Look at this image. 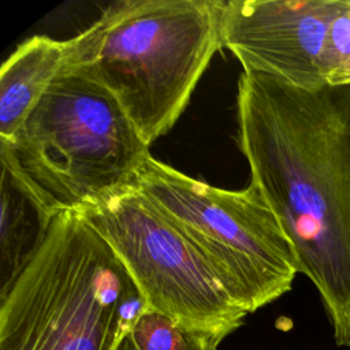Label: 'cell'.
<instances>
[{"label": "cell", "instance_id": "7", "mask_svg": "<svg viewBox=\"0 0 350 350\" xmlns=\"http://www.w3.org/2000/svg\"><path fill=\"white\" fill-rule=\"evenodd\" d=\"M343 0H228L220 16L221 46L243 71L316 90L327 85L321 55Z\"/></svg>", "mask_w": 350, "mask_h": 350}, {"label": "cell", "instance_id": "9", "mask_svg": "<svg viewBox=\"0 0 350 350\" xmlns=\"http://www.w3.org/2000/svg\"><path fill=\"white\" fill-rule=\"evenodd\" d=\"M53 217L5 167H1L0 295L36 256Z\"/></svg>", "mask_w": 350, "mask_h": 350}, {"label": "cell", "instance_id": "3", "mask_svg": "<svg viewBox=\"0 0 350 350\" xmlns=\"http://www.w3.org/2000/svg\"><path fill=\"white\" fill-rule=\"evenodd\" d=\"M148 309L111 245L66 211L0 295V350H118Z\"/></svg>", "mask_w": 350, "mask_h": 350}, {"label": "cell", "instance_id": "2", "mask_svg": "<svg viewBox=\"0 0 350 350\" xmlns=\"http://www.w3.org/2000/svg\"><path fill=\"white\" fill-rule=\"evenodd\" d=\"M221 0H122L71 38L67 63L109 90L150 145L185 111L220 38Z\"/></svg>", "mask_w": 350, "mask_h": 350}, {"label": "cell", "instance_id": "5", "mask_svg": "<svg viewBox=\"0 0 350 350\" xmlns=\"http://www.w3.org/2000/svg\"><path fill=\"white\" fill-rule=\"evenodd\" d=\"M208 261L234 304L253 313L291 290L293 245L258 189L226 190L146 157L130 183Z\"/></svg>", "mask_w": 350, "mask_h": 350}, {"label": "cell", "instance_id": "12", "mask_svg": "<svg viewBox=\"0 0 350 350\" xmlns=\"http://www.w3.org/2000/svg\"><path fill=\"white\" fill-rule=\"evenodd\" d=\"M328 85H350V59L342 64L327 81Z\"/></svg>", "mask_w": 350, "mask_h": 350}, {"label": "cell", "instance_id": "4", "mask_svg": "<svg viewBox=\"0 0 350 350\" xmlns=\"http://www.w3.org/2000/svg\"><path fill=\"white\" fill-rule=\"evenodd\" d=\"M149 156L115 96L67 66L16 134L0 141L1 167L52 216L127 187Z\"/></svg>", "mask_w": 350, "mask_h": 350}, {"label": "cell", "instance_id": "6", "mask_svg": "<svg viewBox=\"0 0 350 350\" xmlns=\"http://www.w3.org/2000/svg\"><path fill=\"white\" fill-rule=\"evenodd\" d=\"M77 212L123 261L149 309L223 339L243 324L247 313L202 254L131 185Z\"/></svg>", "mask_w": 350, "mask_h": 350}, {"label": "cell", "instance_id": "1", "mask_svg": "<svg viewBox=\"0 0 350 350\" xmlns=\"http://www.w3.org/2000/svg\"><path fill=\"white\" fill-rule=\"evenodd\" d=\"M237 119L250 183L317 288L336 345L350 347V85L306 90L243 71Z\"/></svg>", "mask_w": 350, "mask_h": 350}, {"label": "cell", "instance_id": "10", "mask_svg": "<svg viewBox=\"0 0 350 350\" xmlns=\"http://www.w3.org/2000/svg\"><path fill=\"white\" fill-rule=\"evenodd\" d=\"M350 59V0H343V5L332 21L325 38L321 55V71L325 82L328 78Z\"/></svg>", "mask_w": 350, "mask_h": 350}, {"label": "cell", "instance_id": "8", "mask_svg": "<svg viewBox=\"0 0 350 350\" xmlns=\"http://www.w3.org/2000/svg\"><path fill=\"white\" fill-rule=\"evenodd\" d=\"M71 38L33 36L16 46L0 70V141H10L40 101L49 85L66 68Z\"/></svg>", "mask_w": 350, "mask_h": 350}, {"label": "cell", "instance_id": "11", "mask_svg": "<svg viewBox=\"0 0 350 350\" xmlns=\"http://www.w3.org/2000/svg\"><path fill=\"white\" fill-rule=\"evenodd\" d=\"M223 342V338L209 335V334H202L197 332L194 334L190 345L187 346L186 350H217L219 345ZM118 350H138L135 345L131 342V339L127 336L122 345L119 346Z\"/></svg>", "mask_w": 350, "mask_h": 350}]
</instances>
